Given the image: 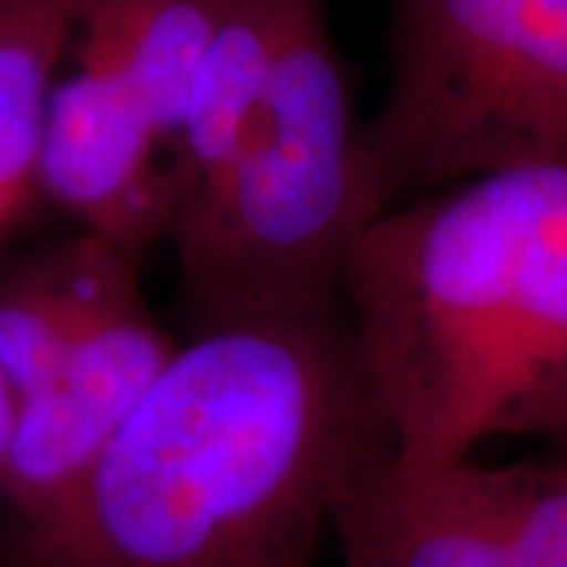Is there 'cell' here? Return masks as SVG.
<instances>
[{"label": "cell", "instance_id": "obj_1", "mask_svg": "<svg viewBox=\"0 0 567 567\" xmlns=\"http://www.w3.org/2000/svg\"><path fill=\"white\" fill-rule=\"evenodd\" d=\"M391 447L344 303L196 331L17 567H312L331 511Z\"/></svg>", "mask_w": 567, "mask_h": 567}, {"label": "cell", "instance_id": "obj_2", "mask_svg": "<svg viewBox=\"0 0 567 567\" xmlns=\"http://www.w3.org/2000/svg\"><path fill=\"white\" fill-rule=\"evenodd\" d=\"M338 290L398 464H451L488 439L565 445L567 162L388 208Z\"/></svg>", "mask_w": 567, "mask_h": 567}, {"label": "cell", "instance_id": "obj_3", "mask_svg": "<svg viewBox=\"0 0 567 567\" xmlns=\"http://www.w3.org/2000/svg\"><path fill=\"white\" fill-rule=\"evenodd\" d=\"M324 0H293L218 183L167 240L193 334L341 303V265L379 205Z\"/></svg>", "mask_w": 567, "mask_h": 567}, {"label": "cell", "instance_id": "obj_4", "mask_svg": "<svg viewBox=\"0 0 567 567\" xmlns=\"http://www.w3.org/2000/svg\"><path fill=\"white\" fill-rule=\"evenodd\" d=\"M388 63L360 130L379 215L480 174L567 162V0H388Z\"/></svg>", "mask_w": 567, "mask_h": 567}, {"label": "cell", "instance_id": "obj_5", "mask_svg": "<svg viewBox=\"0 0 567 567\" xmlns=\"http://www.w3.org/2000/svg\"><path fill=\"white\" fill-rule=\"evenodd\" d=\"M331 529L350 567H567V451L404 466L385 447L347 480Z\"/></svg>", "mask_w": 567, "mask_h": 567}, {"label": "cell", "instance_id": "obj_6", "mask_svg": "<svg viewBox=\"0 0 567 567\" xmlns=\"http://www.w3.org/2000/svg\"><path fill=\"white\" fill-rule=\"evenodd\" d=\"M174 353L177 344L145 306L140 268L126 271L54 372L17 401L0 492L17 507L22 529L44 520L76 488Z\"/></svg>", "mask_w": 567, "mask_h": 567}, {"label": "cell", "instance_id": "obj_7", "mask_svg": "<svg viewBox=\"0 0 567 567\" xmlns=\"http://www.w3.org/2000/svg\"><path fill=\"white\" fill-rule=\"evenodd\" d=\"M162 145L158 126L123 85L73 63L51 89L35 183L89 234L142 262L174 221V186L167 164L158 162Z\"/></svg>", "mask_w": 567, "mask_h": 567}, {"label": "cell", "instance_id": "obj_8", "mask_svg": "<svg viewBox=\"0 0 567 567\" xmlns=\"http://www.w3.org/2000/svg\"><path fill=\"white\" fill-rule=\"evenodd\" d=\"M218 10L221 0H82L70 48L123 85L171 148Z\"/></svg>", "mask_w": 567, "mask_h": 567}, {"label": "cell", "instance_id": "obj_9", "mask_svg": "<svg viewBox=\"0 0 567 567\" xmlns=\"http://www.w3.org/2000/svg\"><path fill=\"white\" fill-rule=\"evenodd\" d=\"M133 268L136 259L85 230L0 275V372L17 401L54 372L104 293Z\"/></svg>", "mask_w": 567, "mask_h": 567}, {"label": "cell", "instance_id": "obj_10", "mask_svg": "<svg viewBox=\"0 0 567 567\" xmlns=\"http://www.w3.org/2000/svg\"><path fill=\"white\" fill-rule=\"evenodd\" d=\"M76 7L32 0L0 7V215L10 218L35 183L41 130L70 48Z\"/></svg>", "mask_w": 567, "mask_h": 567}, {"label": "cell", "instance_id": "obj_11", "mask_svg": "<svg viewBox=\"0 0 567 567\" xmlns=\"http://www.w3.org/2000/svg\"><path fill=\"white\" fill-rule=\"evenodd\" d=\"M13 425H17V394L7 385L0 372V488H3V470H7V454L13 442Z\"/></svg>", "mask_w": 567, "mask_h": 567}, {"label": "cell", "instance_id": "obj_12", "mask_svg": "<svg viewBox=\"0 0 567 567\" xmlns=\"http://www.w3.org/2000/svg\"><path fill=\"white\" fill-rule=\"evenodd\" d=\"M10 3H32V0H0V7H10ZM61 3H70V7H76V13H80L82 0H61Z\"/></svg>", "mask_w": 567, "mask_h": 567}, {"label": "cell", "instance_id": "obj_13", "mask_svg": "<svg viewBox=\"0 0 567 567\" xmlns=\"http://www.w3.org/2000/svg\"><path fill=\"white\" fill-rule=\"evenodd\" d=\"M555 447H558V451H567V442H565V445H555Z\"/></svg>", "mask_w": 567, "mask_h": 567}, {"label": "cell", "instance_id": "obj_14", "mask_svg": "<svg viewBox=\"0 0 567 567\" xmlns=\"http://www.w3.org/2000/svg\"><path fill=\"white\" fill-rule=\"evenodd\" d=\"M3 221H7V218H3V215H0V224H3Z\"/></svg>", "mask_w": 567, "mask_h": 567}]
</instances>
